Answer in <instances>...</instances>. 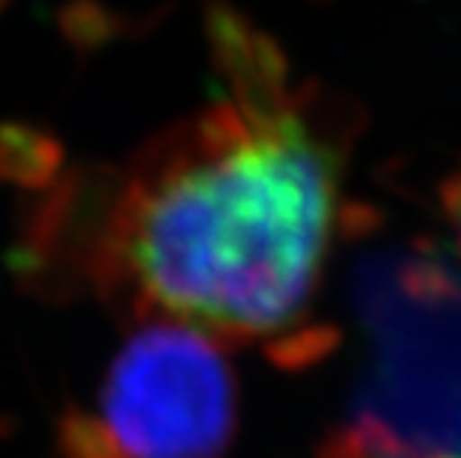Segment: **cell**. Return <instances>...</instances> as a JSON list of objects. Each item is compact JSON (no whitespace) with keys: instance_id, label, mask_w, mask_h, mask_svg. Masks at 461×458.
Masks as SVG:
<instances>
[{"instance_id":"6da1fadb","label":"cell","mask_w":461,"mask_h":458,"mask_svg":"<svg viewBox=\"0 0 461 458\" xmlns=\"http://www.w3.org/2000/svg\"><path fill=\"white\" fill-rule=\"evenodd\" d=\"M223 95L137 152L102 193L95 274L143 319L307 357L339 223L342 146L280 51L212 13Z\"/></svg>"},{"instance_id":"7a4b0ae2","label":"cell","mask_w":461,"mask_h":458,"mask_svg":"<svg viewBox=\"0 0 461 458\" xmlns=\"http://www.w3.org/2000/svg\"><path fill=\"white\" fill-rule=\"evenodd\" d=\"M351 304L366 357L316 458H461V274L426 247L372 250Z\"/></svg>"},{"instance_id":"3957f363","label":"cell","mask_w":461,"mask_h":458,"mask_svg":"<svg viewBox=\"0 0 461 458\" xmlns=\"http://www.w3.org/2000/svg\"><path fill=\"white\" fill-rule=\"evenodd\" d=\"M235 428V382L221 343L146 319L107 369L90 411L63 423L66 458H221Z\"/></svg>"},{"instance_id":"277c9868","label":"cell","mask_w":461,"mask_h":458,"mask_svg":"<svg viewBox=\"0 0 461 458\" xmlns=\"http://www.w3.org/2000/svg\"><path fill=\"white\" fill-rule=\"evenodd\" d=\"M447 206H449V214H453V223H456V232L461 241V182H456L453 188L447 191Z\"/></svg>"}]
</instances>
